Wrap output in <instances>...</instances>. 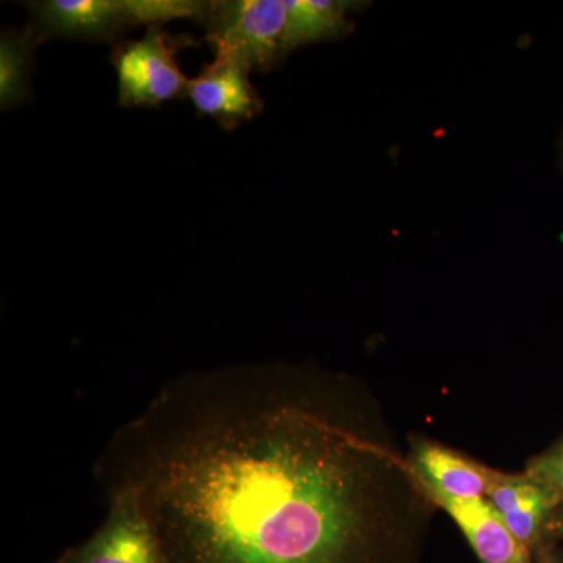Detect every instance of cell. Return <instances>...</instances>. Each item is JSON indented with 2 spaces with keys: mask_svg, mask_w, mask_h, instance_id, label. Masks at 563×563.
I'll list each match as a JSON object with an SVG mask.
<instances>
[{
  "mask_svg": "<svg viewBox=\"0 0 563 563\" xmlns=\"http://www.w3.org/2000/svg\"><path fill=\"white\" fill-rule=\"evenodd\" d=\"M282 369L174 377L113 432L103 492L133 493L172 563H355L365 448Z\"/></svg>",
  "mask_w": 563,
  "mask_h": 563,
  "instance_id": "cell-1",
  "label": "cell"
},
{
  "mask_svg": "<svg viewBox=\"0 0 563 563\" xmlns=\"http://www.w3.org/2000/svg\"><path fill=\"white\" fill-rule=\"evenodd\" d=\"M214 55H228L250 70H269L287 57V0L210 2L203 22Z\"/></svg>",
  "mask_w": 563,
  "mask_h": 563,
  "instance_id": "cell-2",
  "label": "cell"
},
{
  "mask_svg": "<svg viewBox=\"0 0 563 563\" xmlns=\"http://www.w3.org/2000/svg\"><path fill=\"white\" fill-rule=\"evenodd\" d=\"M196 46L191 36H174L163 27H150L141 40L117 43L111 63L118 77L121 107L155 109L187 96L190 79L176 57L180 49Z\"/></svg>",
  "mask_w": 563,
  "mask_h": 563,
  "instance_id": "cell-3",
  "label": "cell"
},
{
  "mask_svg": "<svg viewBox=\"0 0 563 563\" xmlns=\"http://www.w3.org/2000/svg\"><path fill=\"white\" fill-rule=\"evenodd\" d=\"M109 515L87 542L73 548L60 563H172L161 539L133 493L114 490Z\"/></svg>",
  "mask_w": 563,
  "mask_h": 563,
  "instance_id": "cell-4",
  "label": "cell"
},
{
  "mask_svg": "<svg viewBox=\"0 0 563 563\" xmlns=\"http://www.w3.org/2000/svg\"><path fill=\"white\" fill-rule=\"evenodd\" d=\"M250 74L251 70L235 58L214 55V60L190 79L187 98L199 114L232 131L263 111L261 95L251 84Z\"/></svg>",
  "mask_w": 563,
  "mask_h": 563,
  "instance_id": "cell-5",
  "label": "cell"
},
{
  "mask_svg": "<svg viewBox=\"0 0 563 563\" xmlns=\"http://www.w3.org/2000/svg\"><path fill=\"white\" fill-rule=\"evenodd\" d=\"M29 9L44 40L114 41L129 29L122 0H41Z\"/></svg>",
  "mask_w": 563,
  "mask_h": 563,
  "instance_id": "cell-6",
  "label": "cell"
},
{
  "mask_svg": "<svg viewBox=\"0 0 563 563\" xmlns=\"http://www.w3.org/2000/svg\"><path fill=\"white\" fill-rule=\"evenodd\" d=\"M462 529L483 563H531L528 547L504 523L487 499L437 498Z\"/></svg>",
  "mask_w": 563,
  "mask_h": 563,
  "instance_id": "cell-7",
  "label": "cell"
},
{
  "mask_svg": "<svg viewBox=\"0 0 563 563\" xmlns=\"http://www.w3.org/2000/svg\"><path fill=\"white\" fill-rule=\"evenodd\" d=\"M485 499L495 507L510 532L526 547L539 537L548 514L559 503V496L553 490L537 483L528 474L507 476L495 472L492 473Z\"/></svg>",
  "mask_w": 563,
  "mask_h": 563,
  "instance_id": "cell-8",
  "label": "cell"
},
{
  "mask_svg": "<svg viewBox=\"0 0 563 563\" xmlns=\"http://www.w3.org/2000/svg\"><path fill=\"white\" fill-rule=\"evenodd\" d=\"M415 466L437 498L485 499L490 487V470L466 461L437 444L422 443L415 451Z\"/></svg>",
  "mask_w": 563,
  "mask_h": 563,
  "instance_id": "cell-9",
  "label": "cell"
},
{
  "mask_svg": "<svg viewBox=\"0 0 563 563\" xmlns=\"http://www.w3.org/2000/svg\"><path fill=\"white\" fill-rule=\"evenodd\" d=\"M287 52L320 41L335 40L351 31V11L357 2L344 0H287Z\"/></svg>",
  "mask_w": 563,
  "mask_h": 563,
  "instance_id": "cell-10",
  "label": "cell"
},
{
  "mask_svg": "<svg viewBox=\"0 0 563 563\" xmlns=\"http://www.w3.org/2000/svg\"><path fill=\"white\" fill-rule=\"evenodd\" d=\"M44 41L35 25L3 31L0 38V107L3 111L31 101L33 51Z\"/></svg>",
  "mask_w": 563,
  "mask_h": 563,
  "instance_id": "cell-11",
  "label": "cell"
},
{
  "mask_svg": "<svg viewBox=\"0 0 563 563\" xmlns=\"http://www.w3.org/2000/svg\"><path fill=\"white\" fill-rule=\"evenodd\" d=\"M129 29L146 25L163 27L166 22L191 20L206 22L210 2L198 0H122Z\"/></svg>",
  "mask_w": 563,
  "mask_h": 563,
  "instance_id": "cell-12",
  "label": "cell"
},
{
  "mask_svg": "<svg viewBox=\"0 0 563 563\" xmlns=\"http://www.w3.org/2000/svg\"><path fill=\"white\" fill-rule=\"evenodd\" d=\"M526 474L563 499V443L543 457L536 459Z\"/></svg>",
  "mask_w": 563,
  "mask_h": 563,
  "instance_id": "cell-13",
  "label": "cell"
}]
</instances>
